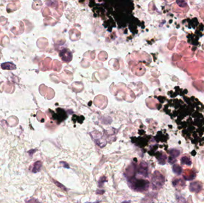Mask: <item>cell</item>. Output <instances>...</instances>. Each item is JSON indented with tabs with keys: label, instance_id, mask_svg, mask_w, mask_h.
Wrapping results in <instances>:
<instances>
[{
	"label": "cell",
	"instance_id": "30bf717a",
	"mask_svg": "<svg viewBox=\"0 0 204 203\" xmlns=\"http://www.w3.org/2000/svg\"><path fill=\"white\" fill-rule=\"evenodd\" d=\"M166 160L167 156L165 154H162L161 155H159V157L158 158V163L161 165H164L166 163Z\"/></svg>",
	"mask_w": 204,
	"mask_h": 203
},
{
	"label": "cell",
	"instance_id": "ffe728a7",
	"mask_svg": "<svg viewBox=\"0 0 204 203\" xmlns=\"http://www.w3.org/2000/svg\"><path fill=\"white\" fill-rule=\"evenodd\" d=\"M100 201H96V202H93V203H99ZM88 203H90V202H88Z\"/></svg>",
	"mask_w": 204,
	"mask_h": 203
},
{
	"label": "cell",
	"instance_id": "5bb4252c",
	"mask_svg": "<svg viewBox=\"0 0 204 203\" xmlns=\"http://www.w3.org/2000/svg\"><path fill=\"white\" fill-rule=\"evenodd\" d=\"M177 3L178 5L181 7H184L187 4L184 1H177Z\"/></svg>",
	"mask_w": 204,
	"mask_h": 203
},
{
	"label": "cell",
	"instance_id": "ac0fdd59",
	"mask_svg": "<svg viewBox=\"0 0 204 203\" xmlns=\"http://www.w3.org/2000/svg\"><path fill=\"white\" fill-rule=\"evenodd\" d=\"M35 151H36V150H30V151H28V153L29 154V155H30L31 156H32V154H33Z\"/></svg>",
	"mask_w": 204,
	"mask_h": 203
},
{
	"label": "cell",
	"instance_id": "3957f363",
	"mask_svg": "<svg viewBox=\"0 0 204 203\" xmlns=\"http://www.w3.org/2000/svg\"><path fill=\"white\" fill-rule=\"evenodd\" d=\"M138 173L144 177L148 176V166L145 161H142L138 168Z\"/></svg>",
	"mask_w": 204,
	"mask_h": 203
},
{
	"label": "cell",
	"instance_id": "9c48e42d",
	"mask_svg": "<svg viewBox=\"0 0 204 203\" xmlns=\"http://www.w3.org/2000/svg\"><path fill=\"white\" fill-rule=\"evenodd\" d=\"M172 172L177 175H180L183 172V169L179 165H174L172 166Z\"/></svg>",
	"mask_w": 204,
	"mask_h": 203
},
{
	"label": "cell",
	"instance_id": "4fadbf2b",
	"mask_svg": "<svg viewBox=\"0 0 204 203\" xmlns=\"http://www.w3.org/2000/svg\"><path fill=\"white\" fill-rule=\"evenodd\" d=\"M107 182V179H106V178L104 176H102L99 181H98V186L99 188H102L103 186V184L104 182Z\"/></svg>",
	"mask_w": 204,
	"mask_h": 203
},
{
	"label": "cell",
	"instance_id": "ba28073f",
	"mask_svg": "<svg viewBox=\"0 0 204 203\" xmlns=\"http://www.w3.org/2000/svg\"><path fill=\"white\" fill-rule=\"evenodd\" d=\"M42 167V162L41 161H37L33 165L32 172L34 173L39 172Z\"/></svg>",
	"mask_w": 204,
	"mask_h": 203
},
{
	"label": "cell",
	"instance_id": "6da1fadb",
	"mask_svg": "<svg viewBox=\"0 0 204 203\" xmlns=\"http://www.w3.org/2000/svg\"><path fill=\"white\" fill-rule=\"evenodd\" d=\"M128 184L134 191L143 193L147 191L150 183L146 179L132 178L128 181Z\"/></svg>",
	"mask_w": 204,
	"mask_h": 203
},
{
	"label": "cell",
	"instance_id": "7a4b0ae2",
	"mask_svg": "<svg viewBox=\"0 0 204 203\" xmlns=\"http://www.w3.org/2000/svg\"><path fill=\"white\" fill-rule=\"evenodd\" d=\"M151 183L153 189H159L165 183V178L159 171H155L152 175Z\"/></svg>",
	"mask_w": 204,
	"mask_h": 203
},
{
	"label": "cell",
	"instance_id": "e0dca14e",
	"mask_svg": "<svg viewBox=\"0 0 204 203\" xmlns=\"http://www.w3.org/2000/svg\"><path fill=\"white\" fill-rule=\"evenodd\" d=\"M104 193V190H102V189H98V190L96 191V194H100V195H102V194H103Z\"/></svg>",
	"mask_w": 204,
	"mask_h": 203
},
{
	"label": "cell",
	"instance_id": "5b68a950",
	"mask_svg": "<svg viewBox=\"0 0 204 203\" xmlns=\"http://www.w3.org/2000/svg\"><path fill=\"white\" fill-rule=\"evenodd\" d=\"M202 185L201 183L198 181L190 183L189 185V189L192 193H198L201 190Z\"/></svg>",
	"mask_w": 204,
	"mask_h": 203
},
{
	"label": "cell",
	"instance_id": "52a82bcc",
	"mask_svg": "<svg viewBox=\"0 0 204 203\" xmlns=\"http://www.w3.org/2000/svg\"><path fill=\"white\" fill-rule=\"evenodd\" d=\"M1 68L4 70H14L16 69V65L11 62H7V63H4L1 64Z\"/></svg>",
	"mask_w": 204,
	"mask_h": 203
},
{
	"label": "cell",
	"instance_id": "9a60e30c",
	"mask_svg": "<svg viewBox=\"0 0 204 203\" xmlns=\"http://www.w3.org/2000/svg\"><path fill=\"white\" fill-rule=\"evenodd\" d=\"M27 203H41L39 201H38L35 198H32L29 200V201H27Z\"/></svg>",
	"mask_w": 204,
	"mask_h": 203
},
{
	"label": "cell",
	"instance_id": "277c9868",
	"mask_svg": "<svg viewBox=\"0 0 204 203\" xmlns=\"http://www.w3.org/2000/svg\"><path fill=\"white\" fill-rule=\"evenodd\" d=\"M170 157L168 158V162L170 164H174L175 162V158L178 157L180 154V151L175 149H172L170 151Z\"/></svg>",
	"mask_w": 204,
	"mask_h": 203
},
{
	"label": "cell",
	"instance_id": "8992f818",
	"mask_svg": "<svg viewBox=\"0 0 204 203\" xmlns=\"http://www.w3.org/2000/svg\"><path fill=\"white\" fill-rule=\"evenodd\" d=\"M135 172V166L134 164L130 165L125 170V175L127 178L131 179L133 178V176Z\"/></svg>",
	"mask_w": 204,
	"mask_h": 203
},
{
	"label": "cell",
	"instance_id": "8fae6325",
	"mask_svg": "<svg viewBox=\"0 0 204 203\" xmlns=\"http://www.w3.org/2000/svg\"><path fill=\"white\" fill-rule=\"evenodd\" d=\"M181 163L183 165H186L187 166H190L192 164V161L190 158L186 156H184L181 158Z\"/></svg>",
	"mask_w": 204,
	"mask_h": 203
},
{
	"label": "cell",
	"instance_id": "7c38bea8",
	"mask_svg": "<svg viewBox=\"0 0 204 203\" xmlns=\"http://www.w3.org/2000/svg\"><path fill=\"white\" fill-rule=\"evenodd\" d=\"M53 182L54 183V184H55L57 187H59V188L63 189V190H64V191H67V188H66L63 185H62L61 183H60L59 182H58V181H56V180H54V179H53Z\"/></svg>",
	"mask_w": 204,
	"mask_h": 203
},
{
	"label": "cell",
	"instance_id": "d6986e66",
	"mask_svg": "<svg viewBox=\"0 0 204 203\" xmlns=\"http://www.w3.org/2000/svg\"><path fill=\"white\" fill-rule=\"evenodd\" d=\"M122 203H130V201H124V202H122Z\"/></svg>",
	"mask_w": 204,
	"mask_h": 203
},
{
	"label": "cell",
	"instance_id": "2e32d148",
	"mask_svg": "<svg viewBox=\"0 0 204 203\" xmlns=\"http://www.w3.org/2000/svg\"><path fill=\"white\" fill-rule=\"evenodd\" d=\"M60 163L63 164V166L64 167L67 168V169H69V165H68L67 163H66V162H64V161H61V162H60Z\"/></svg>",
	"mask_w": 204,
	"mask_h": 203
}]
</instances>
